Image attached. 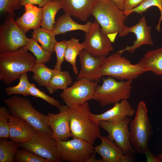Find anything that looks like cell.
Segmentation results:
<instances>
[{
    "label": "cell",
    "mask_w": 162,
    "mask_h": 162,
    "mask_svg": "<svg viewBox=\"0 0 162 162\" xmlns=\"http://www.w3.org/2000/svg\"><path fill=\"white\" fill-rule=\"evenodd\" d=\"M79 39L73 38L67 41V46L65 55V60L69 63L72 66L73 72L75 75L79 73L78 69L76 65V59L81 51L84 49L82 43H79Z\"/></svg>",
    "instance_id": "obj_27"
},
{
    "label": "cell",
    "mask_w": 162,
    "mask_h": 162,
    "mask_svg": "<svg viewBox=\"0 0 162 162\" xmlns=\"http://www.w3.org/2000/svg\"><path fill=\"white\" fill-rule=\"evenodd\" d=\"M151 32V27L148 25L146 18L144 16L141 18L135 25L130 27L126 26L119 36L122 37L127 35L129 33H133L136 36V39L131 46L127 45L125 48L118 50V51L121 54L126 51L132 53L142 45H153Z\"/></svg>",
    "instance_id": "obj_14"
},
{
    "label": "cell",
    "mask_w": 162,
    "mask_h": 162,
    "mask_svg": "<svg viewBox=\"0 0 162 162\" xmlns=\"http://www.w3.org/2000/svg\"><path fill=\"white\" fill-rule=\"evenodd\" d=\"M100 144L94 147L95 153L101 157V162H131L134 161V158L124 154L122 150L114 141L108 137L101 136Z\"/></svg>",
    "instance_id": "obj_16"
},
{
    "label": "cell",
    "mask_w": 162,
    "mask_h": 162,
    "mask_svg": "<svg viewBox=\"0 0 162 162\" xmlns=\"http://www.w3.org/2000/svg\"><path fill=\"white\" fill-rule=\"evenodd\" d=\"M131 122L126 117L117 122L102 121L99 122L100 127L108 133V137L115 142V144L123 151L124 155L134 158L135 150L130 141L129 125Z\"/></svg>",
    "instance_id": "obj_10"
},
{
    "label": "cell",
    "mask_w": 162,
    "mask_h": 162,
    "mask_svg": "<svg viewBox=\"0 0 162 162\" xmlns=\"http://www.w3.org/2000/svg\"><path fill=\"white\" fill-rule=\"evenodd\" d=\"M20 0H0V14H6L15 17L14 11L20 8Z\"/></svg>",
    "instance_id": "obj_37"
},
{
    "label": "cell",
    "mask_w": 162,
    "mask_h": 162,
    "mask_svg": "<svg viewBox=\"0 0 162 162\" xmlns=\"http://www.w3.org/2000/svg\"><path fill=\"white\" fill-rule=\"evenodd\" d=\"M56 0H20L21 7L24 6L26 4L34 5H38L40 7H43L48 3Z\"/></svg>",
    "instance_id": "obj_38"
},
{
    "label": "cell",
    "mask_w": 162,
    "mask_h": 162,
    "mask_svg": "<svg viewBox=\"0 0 162 162\" xmlns=\"http://www.w3.org/2000/svg\"><path fill=\"white\" fill-rule=\"evenodd\" d=\"M161 150L162 152V145L161 146ZM157 156L162 160V153L157 154Z\"/></svg>",
    "instance_id": "obj_43"
},
{
    "label": "cell",
    "mask_w": 162,
    "mask_h": 162,
    "mask_svg": "<svg viewBox=\"0 0 162 162\" xmlns=\"http://www.w3.org/2000/svg\"><path fill=\"white\" fill-rule=\"evenodd\" d=\"M135 112L128 100H123L116 103L112 108L101 114L92 113V115L94 119L98 122L104 121L116 122L125 117L133 116Z\"/></svg>",
    "instance_id": "obj_19"
},
{
    "label": "cell",
    "mask_w": 162,
    "mask_h": 162,
    "mask_svg": "<svg viewBox=\"0 0 162 162\" xmlns=\"http://www.w3.org/2000/svg\"><path fill=\"white\" fill-rule=\"evenodd\" d=\"M27 39L14 17L9 15L0 27V53L14 52L26 46Z\"/></svg>",
    "instance_id": "obj_9"
},
{
    "label": "cell",
    "mask_w": 162,
    "mask_h": 162,
    "mask_svg": "<svg viewBox=\"0 0 162 162\" xmlns=\"http://www.w3.org/2000/svg\"><path fill=\"white\" fill-rule=\"evenodd\" d=\"M85 33V40L82 44L84 49L93 56L106 57L113 50L112 43L96 22H92L89 31Z\"/></svg>",
    "instance_id": "obj_13"
},
{
    "label": "cell",
    "mask_w": 162,
    "mask_h": 162,
    "mask_svg": "<svg viewBox=\"0 0 162 162\" xmlns=\"http://www.w3.org/2000/svg\"><path fill=\"white\" fill-rule=\"evenodd\" d=\"M65 13L86 21L91 14L97 0H59Z\"/></svg>",
    "instance_id": "obj_18"
},
{
    "label": "cell",
    "mask_w": 162,
    "mask_h": 162,
    "mask_svg": "<svg viewBox=\"0 0 162 162\" xmlns=\"http://www.w3.org/2000/svg\"><path fill=\"white\" fill-rule=\"evenodd\" d=\"M147 162H162V160L158 157L155 156L152 153L149 149L145 154Z\"/></svg>",
    "instance_id": "obj_40"
},
{
    "label": "cell",
    "mask_w": 162,
    "mask_h": 162,
    "mask_svg": "<svg viewBox=\"0 0 162 162\" xmlns=\"http://www.w3.org/2000/svg\"><path fill=\"white\" fill-rule=\"evenodd\" d=\"M69 107L61 105L59 112L57 114L48 113L46 120L53 132L52 137L57 141H64L71 137L69 117Z\"/></svg>",
    "instance_id": "obj_15"
},
{
    "label": "cell",
    "mask_w": 162,
    "mask_h": 162,
    "mask_svg": "<svg viewBox=\"0 0 162 162\" xmlns=\"http://www.w3.org/2000/svg\"><path fill=\"white\" fill-rule=\"evenodd\" d=\"M19 143L22 148L47 159L50 162L62 161L57 140L46 134L35 130L30 140Z\"/></svg>",
    "instance_id": "obj_8"
},
{
    "label": "cell",
    "mask_w": 162,
    "mask_h": 162,
    "mask_svg": "<svg viewBox=\"0 0 162 162\" xmlns=\"http://www.w3.org/2000/svg\"><path fill=\"white\" fill-rule=\"evenodd\" d=\"M34 128L24 120L12 115L9 119V138L18 143L28 141L33 136Z\"/></svg>",
    "instance_id": "obj_20"
},
{
    "label": "cell",
    "mask_w": 162,
    "mask_h": 162,
    "mask_svg": "<svg viewBox=\"0 0 162 162\" xmlns=\"http://www.w3.org/2000/svg\"><path fill=\"white\" fill-rule=\"evenodd\" d=\"M133 80L118 81L110 76L103 79L102 84L97 86L93 100L103 107L115 104L130 98Z\"/></svg>",
    "instance_id": "obj_7"
},
{
    "label": "cell",
    "mask_w": 162,
    "mask_h": 162,
    "mask_svg": "<svg viewBox=\"0 0 162 162\" xmlns=\"http://www.w3.org/2000/svg\"><path fill=\"white\" fill-rule=\"evenodd\" d=\"M117 51L106 57L100 67L98 77L110 76L120 80H133L141 75L148 72L137 63H131L130 61Z\"/></svg>",
    "instance_id": "obj_5"
},
{
    "label": "cell",
    "mask_w": 162,
    "mask_h": 162,
    "mask_svg": "<svg viewBox=\"0 0 162 162\" xmlns=\"http://www.w3.org/2000/svg\"><path fill=\"white\" fill-rule=\"evenodd\" d=\"M98 85L97 82L82 78L63 90L59 96L69 107L83 104L93 99Z\"/></svg>",
    "instance_id": "obj_12"
},
{
    "label": "cell",
    "mask_w": 162,
    "mask_h": 162,
    "mask_svg": "<svg viewBox=\"0 0 162 162\" xmlns=\"http://www.w3.org/2000/svg\"><path fill=\"white\" fill-rule=\"evenodd\" d=\"M68 113L73 138H80L93 144L101 136L99 122L92 118L88 101L69 107Z\"/></svg>",
    "instance_id": "obj_1"
},
{
    "label": "cell",
    "mask_w": 162,
    "mask_h": 162,
    "mask_svg": "<svg viewBox=\"0 0 162 162\" xmlns=\"http://www.w3.org/2000/svg\"><path fill=\"white\" fill-rule=\"evenodd\" d=\"M4 101L12 116L24 120L35 130L52 136L53 132L47 123L46 116L36 110L28 99L14 95Z\"/></svg>",
    "instance_id": "obj_4"
},
{
    "label": "cell",
    "mask_w": 162,
    "mask_h": 162,
    "mask_svg": "<svg viewBox=\"0 0 162 162\" xmlns=\"http://www.w3.org/2000/svg\"><path fill=\"white\" fill-rule=\"evenodd\" d=\"M14 161L16 162H50L47 159L41 157L26 149H18L15 156Z\"/></svg>",
    "instance_id": "obj_33"
},
{
    "label": "cell",
    "mask_w": 162,
    "mask_h": 162,
    "mask_svg": "<svg viewBox=\"0 0 162 162\" xmlns=\"http://www.w3.org/2000/svg\"><path fill=\"white\" fill-rule=\"evenodd\" d=\"M152 6L157 7L160 12V16L156 29L158 32L161 31L160 25L162 21V0H144L141 3L136 7L130 10L124 11L126 17L135 12L139 14H142Z\"/></svg>",
    "instance_id": "obj_31"
},
{
    "label": "cell",
    "mask_w": 162,
    "mask_h": 162,
    "mask_svg": "<svg viewBox=\"0 0 162 162\" xmlns=\"http://www.w3.org/2000/svg\"><path fill=\"white\" fill-rule=\"evenodd\" d=\"M113 2L120 10H123L124 3V0H110Z\"/></svg>",
    "instance_id": "obj_41"
},
{
    "label": "cell",
    "mask_w": 162,
    "mask_h": 162,
    "mask_svg": "<svg viewBox=\"0 0 162 162\" xmlns=\"http://www.w3.org/2000/svg\"><path fill=\"white\" fill-rule=\"evenodd\" d=\"M32 37L41 44L44 49L53 53L57 41L52 31L40 27L34 30Z\"/></svg>",
    "instance_id": "obj_26"
},
{
    "label": "cell",
    "mask_w": 162,
    "mask_h": 162,
    "mask_svg": "<svg viewBox=\"0 0 162 162\" xmlns=\"http://www.w3.org/2000/svg\"><path fill=\"white\" fill-rule=\"evenodd\" d=\"M79 56L81 69L77 79L85 78L90 81L99 82L98 72L106 57H94L85 49L81 51Z\"/></svg>",
    "instance_id": "obj_17"
},
{
    "label": "cell",
    "mask_w": 162,
    "mask_h": 162,
    "mask_svg": "<svg viewBox=\"0 0 162 162\" xmlns=\"http://www.w3.org/2000/svg\"><path fill=\"white\" fill-rule=\"evenodd\" d=\"M36 63V58L25 46L14 52L0 53V80L9 86L22 74L32 72Z\"/></svg>",
    "instance_id": "obj_2"
},
{
    "label": "cell",
    "mask_w": 162,
    "mask_h": 162,
    "mask_svg": "<svg viewBox=\"0 0 162 162\" xmlns=\"http://www.w3.org/2000/svg\"><path fill=\"white\" fill-rule=\"evenodd\" d=\"M144 0H124V11L130 10L137 7Z\"/></svg>",
    "instance_id": "obj_39"
},
{
    "label": "cell",
    "mask_w": 162,
    "mask_h": 162,
    "mask_svg": "<svg viewBox=\"0 0 162 162\" xmlns=\"http://www.w3.org/2000/svg\"><path fill=\"white\" fill-rule=\"evenodd\" d=\"M69 14L65 13L58 17L53 31L56 35L58 34H64L72 31L81 30L85 33L89 30L92 22L89 21L85 24H81L75 22L72 19Z\"/></svg>",
    "instance_id": "obj_23"
},
{
    "label": "cell",
    "mask_w": 162,
    "mask_h": 162,
    "mask_svg": "<svg viewBox=\"0 0 162 162\" xmlns=\"http://www.w3.org/2000/svg\"><path fill=\"white\" fill-rule=\"evenodd\" d=\"M19 143L7 138L0 139V162L14 161L15 154L20 147Z\"/></svg>",
    "instance_id": "obj_29"
},
{
    "label": "cell",
    "mask_w": 162,
    "mask_h": 162,
    "mask_svg": "<svg viewBox=\"0 0 162 162\" xmlns=\"http://www.w3.org/2000/svg\"><path fill=\"white\" fill-rule=\"evenodd\" d=\"M11 113L7 108H0V139L9 138V119Z\"/></svg>",
    "instance_id": "obj_34"
},
{
    "label": "cell",
    "mask_w": 162,
    "mask_h": 162,
    "mask_svg": "<svg viewBox=\"0 0 162 162\" xmlns=\"http://www.w3.org/2000/svg\"><path fill=\"white\" fill-rule=\"evenodd\" d=\"M57 141L58 150L62 161L87 162L94 152L93 144L80 138Z\"/></svg>",
    "instance_id": "obj_11"
},
{
    "label": "cell",
    "mask_w": 162,
    "mask_h": 162,
    "mask_svg": "<svg viewBox=\"0 0 162 162\" xmlns=\"http://www.w3.org/2000/svg\"><path fill=\"white\" fill-rule=\"evenodd\" d=\"M61 9L62 7L59 0L50 2L42 7V27L53 32L56 23L55 16Z\"/></svg>",
    "instance_id": "obj_24"
},
{
    "label": "cell",
    "mask_w": 162,
    "mask_h": 162,
    "mask_svg": "<svg viewBox=\"0 0 162 162\" xmlns=\"http://www.w3.org/2000/svg\"><path fill=\"white\" fill-rule=\"evenodd\" d=\"M95 153L94 152L91 156L87 162H101L100 160H98L95 158Z\"/></svg>",
    "instance_id": "obj_42"
},
{
    "label": "cell",
    "mask_w": 162,
    "mask_h": 162,
    "mask_svg": "<svg viewBox=\"0 0 162 162\" xmlns=\"http://www.w3.org/2000/svg\"><path fill=\"white\" fill-rule=\"evenodd\" d=\"M137 63L148 71L162 75V46L147 51Z\"/></svg>",
    "instance_id": "obj_22"
},
{
    "label": "cell",
    "mask_w": 162,
    "mask_h": 162,
    "mask_svg": "<svg viewBox=\"0 0 162 162\" xmlns=\"http://www.w3.org/2000/svg\"><path fill=\"white\" fill-rule=\"evenodd\" d=\"M129 125L130 139L132 146L138 154H145L149 149L148 144L153 131L144 101L139 103L134 118Z\"/></svg>",
    "instance_id": "obj_6"
},
{
    "label": "cell",
    "mask_w": 162,
    "mask_h": 162,
    "mask_svg": "<svg viewBox=\"0 0 162 162\" xmlns=\"http://www.w3.org/2000/svg\"><path fill=\"white\" fill-rule=\"evenodd\" d=\"M91 15L112 43L127 26L124 11L110 0H97Z\"/></svg>",
    "instance_id": "obj_3"
},
{
    "label": "cell",
    "mask_w": 162,
    "mask_h": 162,
    "mask_svg": "<svg viewBox=\"0 0 162 162\" xmlns=\"http://www.w3.org/2000/svg\"><path fill=\"white\" fill-rule=\"evenodd\" d=\"M28 92L29 95L33 96L35 98H40L51 106L58 108L61 106L58 101L38 89L33 83H30L28 88Z\"/></svg>",
    "instance_id": "obj_35"
},
{
    "label": "cell",
    "mask_w": 162,
    "mask_h": 162,
    "mask_svg": "<svg viewBox=\"0 0 162 162\" xmlns=\"http://www.w3.org/2000/svg\"><path fill=\"white\" fill-rule=\"evenodd\" d=\"M72 82V77L67 71L54 70L49 83L46 88L50 94H52L58 90H65Z\"/></svg>",
    "instance_id": "obj_25"
},
{
    "label": "cell",
    "mask_w": 162,
    "mask_h": 162,
    "mask_svg": "<svg viewBox=\"0 0 162 162\" xmlns=\"http://www.w3.org/2000/svg\"><path fill=\"white\" fill-rule=\"evenodd\" d=\"M32 72L34 74L32 76L34 80L40 86L46 87L48 85L54 70L47 68L44 63H36Z\"/></svg>",
    "instance_id": "obj_28"
},
{
    "label": "cell",
    "mask_w": 162,
    "mask_h": 162,
    "mask_svg": "<svg viewBox=\"0 0 162 162\" xmlns=\"http://www.w3.org/2000/svg\"><path fill=\"white\" fill-rule=\"evenodd\" d=\"M19 79V83L16 85L5 88V91L8 95L20 94L24 96L29 95L28 88L31 83L29 82L27 72L22 74Z\"/></svg>",
    "instance_id": "obj_32"
},
{
    "label": "cell",
    "mask_w": 162,
    "mask_h": 162,
    "mask_svg": "<svg viewBox=\"0 0 162 162\" xmlns=\"http://www.w3.org/2000/svg\"><path fill=\"white\" fill-rule=\"evenodd\" d=\"M25 12L16 22L20 28L25 33L29 30H34L41 26L42 21V9L31 4L24 6Z\"/></svg>",
    "instance_id": "obj_21"
},
{
    "label": "cell",
    "mask_w": 162,
    "mask_h": 162,
    "mask_svg": "<svg viewBox=\"0 0 162 162\" xmlns=\"http://www.w3.org/2000/svg\"><path fill=\"white\" fill-rule=\"evenodd\" d=\"M25 47L28 50L31 51L34 55L37 63H45L50 61L52 53L44 49L33 38H28Z\"/></svg>",
    "instance_id": "obj_30"
},
{
    "label": "cell",
    "mask_w": 162,
    "mask_h": 162,
    "mask_svg": "<svg viewBox=\"0 0 162 162\" xmlns=\"http://www.w3.org/2000/svg\"><path fill=\"white\" fill-rule=\"evenodd\" d=\"M67 46V41L63 40L60 42L57 41L54 48L56 56V62L54 70H61V65L65 60V55Z\"/></svg>",
    "instance_id": "obj_36"
}]
</instances>
